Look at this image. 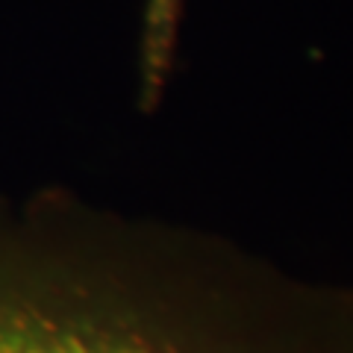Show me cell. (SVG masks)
<instances>
[{
    "label": "cell",
    "instance_id": "2",
    "mask_svg": "<svg viewBox=\"0 0 353 353\" xmlns=\"http://www.w3.org/2000/svg\"><path fill=\"white\" fill-rule=\"evenodd\" d=\"M183 0H145V36H141V92L157 101L171 71Z\"/></svg>",
    "mask_w": 353,
    "mask_h": 353
},
{
    "label": "cell",
    "instance_id": "1",
    "mask_svg": "<svg viewBox=\"0 0 353 353\" xmlns=\"http://www.w3.org/2000/svg\"><path fill=\"white\" fill-rule=\"evenodd\" d=\"M0 353H353V289L50 206L0 227Z\"/></svg>",
    "mask_w": 353,
    "mask_h": 353
}]
</instances>
